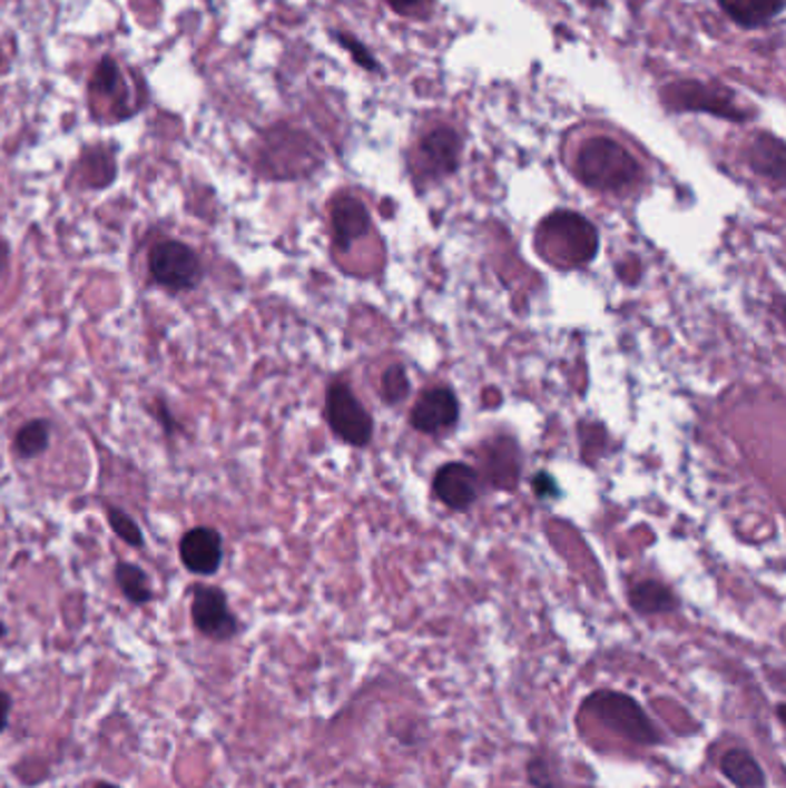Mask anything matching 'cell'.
<instances>
[{
    "instance_id": "obj_19",
    "label": "cell",
    "mask_w": 786,
    "mask_h": 788,
    "mask_svg": "<svg viewBox=\"0 0 786 788\" xmlns=\"http://www.w3.org/2000/svg\"><path fill=\"white\" fill-rule=\"evenodd\" d=\"M114 577H116V583L120 588L122 598L129 604L144 607V604H148L155 598L153 585H150V577L139 565L118 561L116 570H114Z\"/></svg>"
},
{
    "instance_id": "obj_24",
    "label": "cell",
    "mask_w": 786,
    "mask_h": 788,
    "mask_svg": "<svg viewBox=\"0 0 786 788\" xmlns=\"http://www.w3.org/2000/svg\"><path fill=\"white\" fill-rule=\"evenodd\" d=\"M335 40L353 56V60L360 65V68H365L370 72H376L379 70V62L376 58L372 56V51L363 45V42H357L351 32H335Z\"/></svg>"
},
{
    "instance_id": "obj_13",
    "label": "cell",
    "mask_w": 786,
    "mask_h": 788,
    "mask_svg": "<svg viewBox=\"0 0 786 788\" xmlns=\"http://www.w3.org/2000/svg\"><path fill=\"white\" fill-rule=\"evenodd\" d=\"M372 228L367 206L355 196H340L333 206V236L342 252H348L360 238H365Z\"/></svg>"
},
{
    "instance_id": "obj_6",
    "label": "cell",
    "mask_w": 786,
    "mask_h": 788,
    "mask_svg": "<svg viewBox=\"0 0 786 788\" xmlns=\"http://www.w3.org/2000/svg\"><path fill=\"white\" fill-rule=\"evenodd\" d=\"M325 420L333 434L355 447H365L374 436V420L370 411L357 402L346 383H333L325 400Z\"/></svg>"
},
{
    "instance_id": "obj_26",
    "label": "cell",
    "mask_w": 786,
    "mask_h": 788,
    "mask_svg": "<svg viewBox=\"0 0 786 788\" xmlns=\"http://www.w3.org/2000/svg\"><path fill=\"white\" fill-rule=\"evenodd\" d=\"M527 779L533 788H556L553 772L542 757H533L527 761Z\"/></svg>"
},
{
    "instance_id": "obj_9",
    "label": "cell",
    "mask_w": 786,
    "mask_h": 788,
    "mask_svg": "<svg viewBox=\"0 0 786 788\" xmlns=\"http://www.w3.org/2000/svg\"><path fill=\"white\" fill-rule=\"evenodd\" d=\"M180 563L187 572L196 577H213L219 572L224 561V540L217 529L196 525L180 538Z\"/></svg>"
},
{
    "instance_id": "obj_3",
    "label": "cell",
    "mask_w": 786,
    "mask_h": 788,
    "mask_svg": "<svg viewBox=\"0 0 786 788\" xmlns=\"http://www.w3.org/2000/svg\"><path fill=\"white\" fill-rule=\"evenodd\" d=\"M660 100L671 114H706L729 122H747L755 116L738 102L731 88L715 81L680 79L667 83L660 92Z\"/></svg>"
},
{
    "instance_id": "obj_17",
    "label": "cell",
    "mask_w": 786,
    "mask_h": 788,
    "mask_svg": "<svg viewBox=\"0 0 786 788\" xmlns=\"http://www.w3.org/2000/svg\"><path fill=\"white\" fill-rule=\"evenodd\" d=\"M521 469L519 447L510 439L491 443L487 450V475L499 489H512Z\"/></svg>"
},
{
    "instance_id": "obj_15",
    "label": "cell",
    "mask_w": 786,
    "mask_h": 788,
    "mask_svg": "<svg viewBox=\"0 0 786 788\" xmlns=\"http://www.w3.org/2000/svg\"><path fill=\"white\" fill-rule=\"evenodd\" d=\"M723 12L745 30H759L784 12V0H717Z\"/></svg>"
},
{
    "instance_id": "obj_33",
    "label": "cell",
    "mask_w": 786,
    "mask_h": 788,
    "mask_svg": "<svg viewBox=\"0 0 786 788\" xmlns=\"http://www.w3.org/2000/svg\"><path fill=\"white\" fill-rule=\"evenodd\" d=\"M777 719H779V721H784V703H779V706H777Z\"/></svg>"
},
{
    "instance_id": "obj_10",
    "label": "cell",
    "mask_w": 786,
    "mask_h": 788,
    "mask_svg": "<svg viewBox=\"0 0 786 788\" xmlns=\"http://www.w3.org/2000/svg\"><path fill=\"white\" fill-rule=\"evenodd\" d=\"M460 420V402L450 387H432L420 394L411 408V424L420 434H443Z\"/></svg>"
},
{
    "instance_id": "obj_18",
    "label": "cell",
    "mask_w": 786,
    "mask_h": 788,
    "mask_svg": "<svg viewBox=\"0 0 786 788\" xmlns=\"http://www.w3.org/2000/svg\"><path fill=\"white\" fill-rule=\"evenodd\" d=\"M630 607L641 615H658V613L676 611L678 600L662 581L646 579V581H639L632 585Z\"/></svg>"
},
{
    "instance_id": "obj_16",
    "label": "cell",
    "mask_w": 786,
    "mask_h": 788,
    "mask_svg": "<svg viewBox=\"0 0 786 788\" xmlns=\"http://www.w3.org/2000/svg\"><path fill=\"white\" fill-rule=\"evenodd\" d=\"M719 770L736 788H766V772L749 749L734 747L725 751Z\"/></svg>"
},
{
    "instance_id": "obj_31",
    "label": "cell",
    "mask_w": 786,
    "mask_h": 788,
    "mask_svg": "<svg viewBox=\"0 0 786 788\" xmlns=\"http://www.w3.org/2000/svg\"><path fill=\"white\" fill-rule=\"evenodd\" d=\"M579 3L586 6V8H591V10H598V8H602L607 3V0H579Z\"/></svg>"
},
{
    "instance_id": "obj_14",
    "label": "cell",
    "mask_w": 786,
    "mask_h": 788,
    "mask_svg": "<svg viewBox=\"0 0 786 788\" xmlns=\"http://www.w3.org/2000/svg\"><path fill=\"white\" fill-rule=\"evenodd\" d=\"M745 159H747V167L757 176L768 178L775 185L784 183L786 150H784L782 139H777L775 135L759 131V135L751 137L745 146Z\"/></svg>"
},
{
    "instance_id": "obj_12",
    "label": "cell",
    "mask_w": 786,
    "mask_h": 788,
    "mask_svg": "<svg viewBox=\"0 0 786 788\" xmlns=\"http://www.w3.org/2000/svg\"><path fill=\"white\" fill-rule=\"evenodd\" d=\"M90 95L109 100L116 120H125L137 111L132 102H129V88L122 77L120 65L111 56H105L100 62H97V68L90 77Z\"/></svg>"
},
{
    "instance_id": "obj_20",
    "label": "cell",
    "mask_w": 786,
    "mask_h": 788,
    "mask_svg": "<svg viewBox=\"0 0 786 788\" xmlns=\"http://www.w3.org/2000/svg\"><path fill=\"white\" fill-rule=\"evenodd\" d=\"M51 445V422L45 417L26 422L14 436V452L23 462H32Z\"/></svg>"
},
{
    "instance_id": "obj_11",
    "label": "cell",
    "mask_w": 786,
    "mask_h": 788,
    "mask_svg": "<svg viewBox=\"0 0 786 788\" xmlns=\"http://www.w3.org/2000/svg\"><path fill=\"white\" fill-rule=\"evenodd\" d=\"M434 494L436 499L456 512L469 510L478 499V473L469 464H445L434 475Z\"/></svg>"
},
{
    "instance_id": "obj_8",
    "label": "cell",
    "mask_w": 786,
    "mask_h": 788,
    "mask_svg": "<svg viewBox=\"0 0 786 788\" xmlns=\"http://www.w3.org/2000/svg\"><path fill=\"white\" fill-rule=\"evenodd\" d=\"M189 613L194 628L210 641H232L240 632V622L217 585H194Z\"/></svg>"
},
{
    "instance_id": "obj_22",
    "label": "cell",
    "mask_w": 786,
    "mask_h": 788,
    "mask_svg": "<svg viewBox=\"0 0 786 788\" xmlns=\"http://www.w3.org/2000/svg\"><path fill=\"white\" fill-rule=\"evenodd\" d=\"M107 519H109V525H111V531L129 546H135V549H144V533L139 529V523L129 516L127 512H122L120 508H107Z\"/></svg>"
},
{
    "instance_id": "obj_5",
    "label": "cell",
    "mask_w": 786,
    "mask_h": 788,
    "mask_svg": "<svg viewBox=\"0 0 786 788\" xmlns=\"http://www.w3.org/2000/svg\"><path fill=\"white\" fill-rule=\"evenodd\" d=\"M148 273L157 286L169 293L194 290L204 279L202 256L180 240L157 243L148 254Z\"/></svg>"
},
{
    "instance_id": "obj_29",
    "label": "cell",
    "mask_w": 786,
    "mask_h": 788,
    "mask_svg": "<svg viewBox=\"0 0 786 788\" xmlns=\"http://www.w3.org/2000/svg\"><path fill=\"white\" fill-rule=\"evenodd\" d=\"M8 266H10V245L0 238V279L6 277Z\"/></svg>"
},
{
    "instance_id": "obj_34",
    "label": "cell",
    "mask_w": 786,
    "mask_h": 788,
    "mask_svg": "<svg viewBox=\"0 0 786 788\" xmlns=\"http://www.w3.org/2000/svg\"><path fill=\"white\" fill-rule=\"evenodd\" d=\"M8 634V628H6V622H0V639H3Z\"/></svg>"
},
{
    "instance_id": "obj_21",
    "label": "cell",
    "mask_w": 786,
    "mask_h": 788,
    "mask_svg": "<svg viewBox=\"0 0 786 788\" xmlns=\"http://www.w3.org/2000/svg\"><path fill=\"white\" fill-rule=\"evenodd\" d=\"M81 167L86 171V183L90 187H100V183H97V176H100V174H102L107 185H111V180L116 178V159L105 148L88 150L83 155V159H81Z\"/></svg>"
},
{
    "instance_id": "obj_25",
    "label": "cell",
    "mask_w": 786,
    "mask_h": 788,
    "mask_svg": "<svg viewBox=\"0 0 786 788\" xmlns=\"http://www.w3.org/2000/svg\"><path fill=\"white\" fill-rule=\"evenodd\" d=\"M385 3L402 17L428 19L434 12V0H385Z\"/></svg>"
},
{
    "instance_id": "obj_23",
    "label": "cell",
    "mask_w": 786,
    "mask_h": 788,
    "mask_svg": "<svg viewBox=\"0 0 786 788\" xmlns=\"http://www.w3.org/2000/svg\"><path fill=\"white\" fill-rule=\"evenodd\" d=\"M411 385L409 378L404 374V370L400 365H392L385 374H383V397L387 404H397L402 400H406Z\"/></svg>"
},
{
    "instance_id": "obj_27",
    "label": "cell",
    "mask_w": 786,
    "mask_h": 788,
    "mask_svg": "<svg viewBox=\"0 0 786 788\" xmlns=\"http://www.w3.org/2000/svg\"><path fill=\"white\" fill-rule=\"evenodd\" d=\"M533 486H536V491H538V494H540L542 499L559 494V489H556V482H553L547 473H540V475L533 480Z\"/></svg>"
},
{
    "instance_id": "obj_4",
    "label": "cell",
    "mask_w": 786,
    "mask_h": 788,
    "mask_svg": "<svg viewBox=\"0 0 786 788\" xmlns=\"http://www.w3.org/2000/svg\"><path fill=\"white\" fill-rule=\"evenodd\" d=\"M538 245L547 247L544 256L572 268L596 258L600 236L596 226L583 215L572 210H556L540 224Z\"/></svg>"
},
{
    "instance_id": "obj_32",
    "label": "cell",
    "mask_w": 786,
    "mask_h": 788,
    "mask_svg": "<svg viewBox=\"0 0 786 788\" xmlns=\"http://www.w3.org/2000/svg\"><path fill=\"white\" fill-rule=\"evenodd\" d=\"M92 788H120L118 784H111V781H97Z\"/></svg>"
},
{
    "instance_id": "obj_7",
    "label": "cell",
    "mask_w": 786,
    "mask_h": 788,
    "mask_svg": "<svg viewBox=\"0 0 786 788\" xmlns=\"http://www.w3.org/2000/svg\"><path fill=\"white\" fill-rule=\"evenodd\" d=\"M462 139L452 127H436L424 135L413 155V174L420 183H436L460 169Z\"/></svg>"
},
{
    "instance_id": "obj_1",
    "label": "cell",
    "mask_w": 786,
    "mask_h": 788,
    "mask_svg": "<svg viewBox=\"0 0 786 788\" xmlns=\"http://www.w3.org/2000/svg\"><path fill=\"white\" fill-rule=\"evenodd\" d=\"M577 178L596 191L620 194L639 185L637 157L611 137H591L579 146L574 161Z\"/></svg>"
},
{
    "instance_id": "obj_2",
    "label": "cell",
    "mask_w": 786,
    "mask_h": 788,
    "mask_svg": "<svg viewBox=\"0 0 786 788\" xmlns=\"http://www.w3.org/2000/svg\"><path fill=\"white\" fill-rule=\"evenodd\" d=\"M581 715L593 717L598 725L611 733L639 747H658L665 742L662 731L655 727L643 706L626 692L598 689L581 701Z\"/></svg>"
},
{
    "instance_id": "obj_30",
    "label": "cell",
    "mask_w": 786,
    "mask_h": 788,
    "mask_svg": "<svg viewBox=\"0 0 786 788\" xmlns=\"http://www.w3.org/2000/svg\"><path fill=\"white\" fill-rule=\"evenodd\" d=\"M159 420L164 422V430H167V434H174V417H171V411H167V408H164L161 404H159Z\"/></svg>"
},
{
    "instance_id": "obj_28",
    "label": "cell",
    "mask_w": 786,
    "mask_h": 788,
    "mask_svg": "<svg viewBox=\"0 0 786 788\" xmlns=\"http://www.w3.org/2000/svg\"><path fill=\"white\" fill-rule=\"evenodd\" d=\"M10 710H12V699L8 692H0V733L8 729L10 721Z\"/></svg>"
}]
</instances>
